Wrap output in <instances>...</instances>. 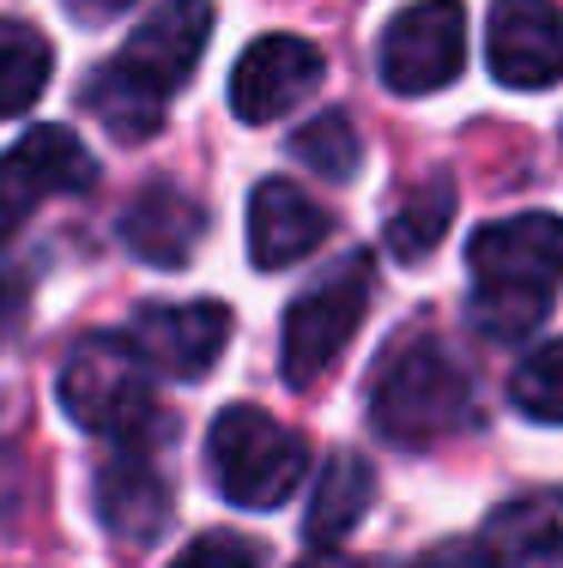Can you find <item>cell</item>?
Returning a JSON list of instances; mask_svg holds the SVG:
<instances>
[{
	"label": "cell",
	"mask_w": 563,
	"mask_h": 568,
	"mask_svg": "<svg viewBox=\"0 0 563 568\" xmlns=\"http://www.w3.org/2000/svg\"><path fill=\"white\" fill-rule=\"evenodd\" d=\"M61 412L79 429L115 442V448H152L164 436V412L152 399V369L133 351L128 333H98V339H79L61 363Z\"/></svg>",
	"instance_id": "cell-4"
},
{
	"label": "cell",
	"mask_w": 563,
	"mask_h": 568,
	"mask_svg": "<svg viewBox=\"0 0 563 568\" xmlns=\"http://www.w3.org/2000/svg\"><path fill=\"white\" fill-rule=\"evenodd\" d=\"M370 503H375V471H370V459L352 454V448L328 454V466H321V478H315V496H310V520H303L310 545H315V550L345 545V538H352V526L370 514Z\"/></svg>",
	"instance_id": "cell-15"
},
{
	"label": "cell",
	"mask_w": 563,
	"mask_h": 568,
	"mask_svg": "<svg viewBox=\"0 0 563 568\" xmlns=\"http://www.w3.org/2000/svg\"><path fill=\"white\" fill-rule=\"evenodd\" d=\"M98 182V158L67 128H31L0 152V242L12 236L37 206L61 194H86Z\"/></svg>",
	"instance_id": "cell-8"
},
{
	"label": "cell",
	"mask_w": 563,
	"mask_h": 568,
	"mask_svg": "<svg viewBox=\"0 0 563 568\" xmlns=\"http://www.w3.org/2000/svg\"><path fill=\"white\" fill-rule=\"evenodd\" d=\"M454 224V182L449 175H431V182L406 187V194L394 200V212H388V254L394 261H424V254H436V242L449 236Z\"/></svg>",
	"instance_id": "cell-17"
},
{
	"label": "cell",
	"mask_w": 563,
	"mask_h": 568,
	"mask_svg": "<svg viewBox=\"0 0 563 568\" xmlns=\"http://www.w3.org/2000/svg\"><path fill=\"white\" fill-rule=\"evenodd\" d=\"M375 67L394 98H431V91L454 85L466 67V7L461 0H419V7L394 12Z\"/></svg>",
	"instance_id": "cell-7"
},
{
	"label": "cell",
	"mask_w": 563,
	"mask_h": 568,
	"mask_svg": "<svg viewBox=\"0 0 563 568\" xmlns=\"http://www.w3.org/2000/svg\"><path fill=\"white\" fill-rule=\"evenodd\" d=\"M370 284H375V266L370 254H345L315 291H303L298 303L285 308V339H279V375L291 387H315L333 363L345 357L358 321L370 308Z\"/></svg>",
	"instance_id": "cell-6"
},
{
	"label": "cell",
	"mask_w": 563,
	"mask_h": 568,
	"mask_svg": "<svg viewBox=\"0 0 563 568\" xmlns=\"http://www.w3.org/2000/svg\"><path fill=\"white\" fill-rule=\"evenodd\" d=\"M207 466L224 503L237 508H279L310 471V448L291 424H279L261 405H231L212 417Z\"/></svg>",
	"instance_id": "cell-5"
},
{
	"label": "cell",
	"mask_w": 563,
	"mask_h": 568,
	"mask_svg": "<svg viewBox=\"0 0 563 568\" xmlns=\"http://www.w3.org/2000/svg\"><path fill=\"white\" fill-rule=\"evenodd\" d=\"M321 79H328V61H321L315 43H303L291 31L254 37L231 67V110H237V121H273L291 103L310 98Z\"/></svg>",
	"instance_id": "cell-11"
},
{
	"label": "cell",
	"mask_w": 563,
	"mask_h": 568,
	"mask_svg": "<svg viewBox=\"0 0 563 568\" xmlns=\"http://www.w3.org/2000/svg\"><path fill=\"white\" fill-rule=\"evenodd\" d=\"M333 230V212L315 194H303L285 175H267L249 194V261L261 273H285L303 254L321 248V236Z\"/></svg>",
	"instance_id": "cell-12"
},
{
	"label": "cell",
	"mask_w": 563,
	"mask_h": 568,
	"mask_svg": "<svg viewBox=\"0 0 563 568\" xmlns=\"http://www.w3.org/2000/svg\"><path fill=\"white\" fill-rule=\"evenodd\" d=\"M485 545L503 562H563V490H527L485 520Z\"/></svg>",
	"instance_id": "cell-16"
},
{
	"label": "cell",
	"mask_w": 563,
	"mask_h": 568,
	"mask_svg": "<svg viewBox=\"0 0 563 568\" xmlns=\"http://www.w3.org/2000/svg\"><path fill=\"white\" fill-rule=\"evenodd\" d=\"M485 61L509 91H552L563 79V7L557 0H497L485 19Z\"/></svg>",
	"instance_id": "cell-9"
},
{
	"label": "cell",
	"mask_w": 563,
	"mask_h": 568,
	"mask_svg": "<svg viewBox=\"0 0 563 568\" xmlns=\"http://www.w3.org/2000/svg\"><path fill=\"white\" fill-rule=\"evenodd\" d=\"M412 568H509V562L485 545V538H442V545H431Z\"/></svg>",
	"instance_id": "cell-22"
},
{
	"label": "cell",
	"mask_w": 563,
	"mask_h": 568,
	"mask_svg": "<svg viewBox=\"0 0 563 568\" xmlns=\"http://www.w3.org/2000/svg\"><path fill=\"white\" fill-rule=\"evenodd\" d=\"M91 503H98V520L115 538H133V545H145V538H158L170 526V484L158 478L145 448H115L103 459Z\"/></svg>",
	"instance_id": "cell-14"
},
{
	"label": "cell",
	"mask_w": 563,
	"mask_h": 568,
	"mask_svg": "<svg viewBox=\"0 0 563 568\" xmlns=\"http://www.w3.org/2000/svg\"><path fill=\"white\" fill-rule=\"evenodd\" d=\"M207 236V206L177 182H145L122 212V248L145 266H188Z\"/></svg>",
	"instance_id": "cell-13"
},
{
	"label": "cell",
	"mask_w": 563,
	"mask_h": 568,
	"mask_svg": "<svg viewBox=\"0 0 563 568\" xmlns=\"http://www.w3.org/2000/svg\"><path fill=\"white\" fill-rule=\"evenodd\" d=\"M370 417L400 448H431V442L461 436L479 417V405H473V382H466L461 357L436 333H406L375 363Z\"/></svg>",
	"instance_id": "cell-3"
},
{
	"label": "cell",
	"mask_w": 563,
	"mask_h": 568,
	"mask_svg": "<svg viewBox=\"0 0 563 568\" xmlns=\"http://www.w3.org/2000/svg\"><path fill=\"white\" fill-rule=\"evenodd\" d=\"M212 37V0H158L133 24L128 49L103 61L86 79V110L115 133V140H152L164 128L170 91L194 79Z\"/></svg>",
	"instance_id": "cell-1"
},
{
	"label": "cell",
	"mask_w": 563,
	"mask_h": 568,
	"mask_svg": "<svg viewBox=\"0 0 563 568\" xmlns=\"http://www.w3.org/2000/svg\"><path fill=\"white\" fill-rule=\"evenodd\" d=\"M170 568H261V545L243 532H200L170 557Z\"/></svg>",
	"instance_id": "cell-21"
},
{
	"label": "cell",
	"mask_w": 563,
	"mask_h": 568,
	"mask_svg": "<svg viewBox=\"0 0 563 568\" xmlns=\"http://www.w3.org/2000/svg\"><path fill=\"white\" fill-rule=\"evenodd\" d=\"M509 399L533 424H563V339H545L540 351L515 363L509 375Z\"/></svg>",
	"instance_id": "cell-20"
},
{
	"label": "cell",
	"mask_w": 563,
	"mask_h": 568,
	"mask_svg": "<svg viewBox=\"0 0 563 568\" xmlns=\"http://www.w3.org/2000/svg\"><path fill=\"white\" fill-rule=\"evenodd\" d=\"M291 158H298V164H310L321 182H352L358 164H364V140H358L352 115L328 110V115H315V121H303V128H298Z\"/></svg>",
	"instance_id": "cell-19"
},
{
	"label": "cell",
	"mask_w": 563,
	"mask_h": 568,
	"mask_svg": "<svg viewBox=\"0 0 563 568\" xmlns=\"http://www.w3.org/2000/svg\"><path fill=\"white\" fill-rule=\"evenodd\" d=\"M466 273H473V327L485 339H527L563 284V219L557 212H521V219L479 224L466 242Z\"/></svg>",
	"instance_id": "cell-2"
},
{
	"label": "cell",
	"mask_w": 563,
	"mask_h": 568,
	"mask_svg": "<svg viewBox=\"0 0 563 568\" xmlns=\"http://www.w3.org/2000/svg\"><path fill=\"white\" fill-rule=\"evenodd\" d=\"M49 73H56V49L43 31H31L24 19H0V121L24 115L43 98Z\"/></svg>",
	"instance_id": "cell-18"
},
{
	"label": "cell",
	"mask_w": 563,
	"mask_h": 568,
	"mask_svg": "<svg viewBox=\"0 0 563 568\" xmlns=\"http://www.w3.org/2000/svg\"><path fill=\"white\" fill-rule=\"evenodd\" d=\"M298 568H340V562H298Z\"/></svg>",
	"instance_id": "cell-25"
},
{
	"label": "cell",
	"mask_w": 563,
	"mask_h": 568,
	"mask_svg": "<svg viewBox=\"0 0 563 568\" xmlns=\"http://www.w3.org/2000/svg\"><path fill=\"white\" fill-rule=\"evenodd\" d=\"M133 351L145 369L177 375V382H200L231 345V308L224 303H152L133 315L128 327Z\"/></svg>",
	"instance_id": "cell-10"
},
{
	"label": "cell",
	"mask_w": 563,
	"mask_h": 568,
	"mask_svg": "<svg viewBox=\"0 0 563 568\" xmlns=\"http://www.w3.org/2000/svg\"><path fill=\"white\" fill-rule=\"evenodd\" d=\"M19 303H24V296H19V284H12V278H0V345H7L12 321H19Z\"/></svg>",
	"instance_id": "cell-24"
},
{
	"label": "cell",
	"mask_w": 563,
	"mask_h": 568,
	"mask_svg": "<svg viewBox=\"0 0 563 568\" xmlns=\"http://www.w3.org/2000/svg\"><path fill=\"white\" fill-rule=\"evenodd\" d=\"M67 7L79 12V19H91V24H103V19H115V12H128L133 0H67Z\"/></svg>",
	"instance_id": "cell-23"
}]
</instances>
